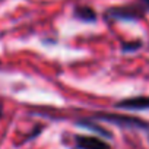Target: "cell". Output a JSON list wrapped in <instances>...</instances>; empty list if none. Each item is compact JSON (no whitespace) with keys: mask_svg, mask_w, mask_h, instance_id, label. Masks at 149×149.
Wrapping results in <instances>:
<instances>
[{"mask_svg":"<svg viewBox=\"0 0 149 149\" xmlns=\"http://www.w3.org/2000/svg\"><path fill=\"white\" fill-rule=\"evenodd\" d=\"M72 18L84 24H95L98 21V12L89 5H74Z\"/></svg>","mask_w":149,"mask_h":149,"instance_id":"cell-5","label":"cell"},{"mask_svg":"<svg viewBox=\"0 0 149 149\" xmlns=\"http://www.w3.org/2000/svg\"><path fill=\"white\" fill-rule=\"evenodd\" d=\"M92 120L105 121L108 124H114L121 129H134V130H149V123L146 120H142L134 116H126V114H113V113H97L91 117Z\"/></svg>","mask_w":149,"mask_h":149,"instance_id":"cell-2","label":"cell"},{"mask_svg":"<svg viewBox=\"0 0 149 149\" xmlns=\"http://www.w3.org/2000/svg\"><path fill=\"white\" fill-rule=\"evenodd\" d=\"M74 145L76 149H111V146L97 136H86V134H76L74 136Z\"/></svg>","mask_w":149,"mask_h":149,"instance_id":"cell-4","label":"cell"},{"mask_svg":"<svg viewBox=\"0 0 149 149\" xmlns=\"http://www.w3.org/2000/svg\"><path fill=\"white\" fill-rule=\"evenodd\" d=\"M0 2H2V0H0Z\"/></svg>","mask_w":149,"mask_h":149,"instance_id":"cell-12","label":"cell"},{"mask_svg":"<svg viewBox=\"0 0 149 149\" xmlns=\"http://www.w3.org/2000/svg\"><path fill=\"white\" fill-rule=\"evenodd\" d=\"M143 45L142 40H133V41H123L121 42V51L123 53H134L140 50Z\"/></svg>","mask_w":149,"mask_h":149,"instance_id":"cell-7","label":"cell"},{"mask_svg":"<svg viewBox=\"0 0 149 149\" xmlns=\"http://www.w3.org/2000/svg\"><path fill=\"white\" fill-rule=\"evenodd\" d=\"M42 129H44L42 126H37L35 132L32 130V132H31V133H29V134H28V136H26V137H25L24 140H22V143H25V142H28V140H32L34 137H37V136H38V134H40V133L42 132Z\"/></svg>","mask_w":149,"mask_h":149,"instance_id":"cell-8","label":"cell"},{"mask_svg":"<svg viewBox=\"0 0 149 149\" xmlns=\"http://www.w3.org/2000/svg\"><path fill=\"white\" fill-rule=\"evenodd\" d=\"M0 66H2V61H0Z\"/></svg>","mask_w":149,"mask_h":149,"instance_id":"cell-11","label":"cell"},{"mask_svg":"<svg viewBox=\"0 0 149 149\" xmlns=\"http://www.w3.org/2000/svg\"><path fill=\"white\" fill-rule=\"evenodd\" d=\"M76 124H78V126H81V127H85V129H89V130H94V132L100 133L101 136H104V139H111V137H113V133H111L110 130L102 129V127H101V126H98L92 118H82V120L76 121Z\"/></svg>","mask_w":149,"mask_h":149,"instance_id":"cell-6","label":"cell"},{"mask_svg":"<svg viewBox=\"0 0 149 149\" xmlns=\"http://www.w3.org/2000/svg\"><path fill=\"white\" fill-rule=\"evenodd\" d=\"M116 108L120 110H130V111H145L149 110V97L139 95V97H130L120 100L114 104Z\"/></svg>","mask_w":149,"mask_h":149,"instance_id":"cell-3","label":"cell"},{"mask_svg":"<svg viewBox=\"0 0 149 149\" xmlns=\"http://www.w3.org/2000/svg\"><path fill=\"white\" fill-rule=\"evenodd\" d=\"M146 133H148V140H149V130H148V132H146Z\"/></svg>","mask_w":149,"mask_h":149,"instance_id":"cell-10","label":"cell"},{"mask_svg":"<svg viewBox=\"0 0 149 149\" xmlns=\"http://www.w3.org/2000/svg\"><path fill=\"white\" fill-rule=\"evenodd\" d=\"M149 13V6L140 0L120 6H110L104 10L102 18L105 22H139Z\"/></svg>","mask_w":149,"mask_h":149,"instance_id":"cell-1","label":"cell"},{"mask_svg":"<svg viewBox=\"0 0 149 149\" xmlns=\"http://www.w3.org/2000/svg\"><path fill=\"white\" fill-rule=\"evenodd\" d=\"M2 117H3V105L0 104V120H2Z\"/></svg>","mask_w":149,"mask_h":149,"instance_id":"cell-9","label":"cell"}]
</instances>
